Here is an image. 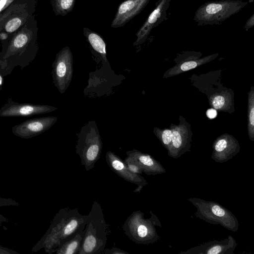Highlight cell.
Returning <instances> with one entry per match:
<instances>
[{
  "mask_svg": "<svg viewBox=\"0 0 254 254\" xmlns=\"http://www.w3.org/2000/svg\"><path fill=\"white\" fill-rule=\"evenodd\" d=\"M37 21L34 14L8 39L0 41V72L10 74L14 68L21 69L28 66L36 58L39 49Z\"/></svg>",
  "mask_w": 254,
  "mask_h": 254,
  "instance_id": "obj_1",
  "label": "cell"
},
{
  "mask_svg": "<svg viewBox=\"0 0 254 254\" xmlns=\"http://www.w3.org/2000/svg\"><path fill=\"white\" fill-rule=\"evenodd\" d=\"M86 216L81 214L77 209H61L54 216L47 232L32 248L31 252L44 249L49 254L55 253L62 244L85 228Z\"/></svg>",
  "mask_w": 254,
  "mask_h": 254,
  "instance_id": "obj_2",
  "label": "cell"
},
{
  "mask_svg": "<svg viewBox=\"0 0 254 254\" xmlns=\"http://www.w3.org/2000/svg\"><path fill=\"white\" fill-rule=\"evenodd\" d=\"M108 227L100 204L93 203L91 210L86 216L85 234L77 254H103L107 243Z\"/></svg>",
  "mask_w": 254,
  "mask_h": 254,
  "instance_id": "obj_3",
  "label": "cell"
},
{
  "mask_svg": "<svg viewBox=\"0 0 254 254\" xmlns=\"http://www.w3.org/2000/svg\"><path fill=\"white\" fill-rule=\"evenodd\" d=\"M150 217L145 218L144 214L140 210L134 211L124 222L123 231L134 243L147 245L155 243L160 239L155 227L161 228V223L152 211H150Z\"/></svg>",
  "mask_w": 254,
  "mask_h": 254,
  "instance_id": "obj_4",
  "label": "cell"
},
{
  "mask_svg": "<svg viewBox=\"0 0 254 254\" xmlns=\"http://www.w3.org/2000/svg\"><path fill=\"white\" fill-rule=\"evenodd\" d=\"M248 2L242 0H218L204 3L195 12L193 20L199 26L219 25L240 12Z\"/></svg>",
  "mask_w": 254,
  "mask_h": 254,
  "instance_id": "obj_5",
  "label": "cell"
},
{
  "mask_svg": "<svg viewBox=\"0 0 254 254\" xmlns=\"http://www.w3.org/2000/svg\"><path fill=\"white\" fill-rule=\"evenodd\" d=\"M188 200L196 208L194 215L207 223L220 225L228 230L236 232L240 224L235 215L219 203L199 198H189Z\"/></svg>",
  "mask_w": 254,
  "mask_h": 254,
  "instance_id": "obj_6",
  "label": "cell"
},
{
  "mask_svg": "<svg viewBox=\"0 0 254 254\" xmlns=\"http://www.w3.org/2000/svg\"><path fill=\"white\" fill-rule=\"evenodd\" d=\"M102 141L95 121L85 125L78 134L76 152L80 157L81 165L86 171L94 167L100 158Z\"/></svg>",
  "mask_w": 254,
  "mask_h": 254,
  "instance_id": "obj_7",
  "label": "cell"
},
{
  "mask_svg": "<svg viewBox=\"0 0 254 254\" xmlns=\"http://www.w3.org/2000/svg\"><path fill=\"white\" fill-rule=\"evenodd\" d=\"M52 67L53 82L63 94L69 86L73 75V56L68 47L64 48L57 54Z\"/></svg>",
  "mask_w": 254,
  "mask_h": 254,
  "instance_id": "obj_8",
  "label": "cell"
},
{
  "mask_svg": "<svg viewBox=\"0 0 254 254\" xmlns=\"http://www.w3.org/2000/svg\"><path fill=\"white\" fill-rule=\"evenodd\" d=\"M178 125L171 124L172 132V145L167 152L169 156L178 159L186 152L190 151L192 131L191 125L181 115L179 117Z\"/></svg>",
  "mask_w": 254,
  "mask_h": 254,
  "instance_id": "obj_9",
  "label": "cell"
},
{
  "mask_svg": "<svg viewBox=\"0 0 254 254\" xmlns=\"http://www.w3.org/2000/svg\"><path fill=\"white\" fill-rule=\"evenodd\" d=\"M202 54L197 52H185L179 54L176 59V64L167 70L163 75V78H169L194 69L215 59L219 54H213L201 58Z\"/></svg>",
  "mask_w": 254,
  "mask_h": 254,
  "instance_id": "obj_10",
  "label": "cell"
},
{
  "mask_svg": "<svg viewBox=\"0 0 254 254\" xmlns=\"http://www.w3.org/2000/svg\"><path fill=\"white\" fill-rule=\"evenodd\" d=\"M57 109L56 107L49 105L19 103L9 98L0 109V117L30 116L46 114Z\"/></svg>",
  "mask_w": 254,
  "mask_h": 254,
  "instance_id": "obj_11",
  "label": "cell"
},
{
  "mask_svg": "<svg viewBox=\"0 0 254 254\" xmlns=\"http://www.w3.org/2000/svg\"><path fill=\"white\" fill-rule=\"evenodd\" d=\"M57 120V117L54 116L29 119L13 126L12 132L15 136L20 138H32L50 129Z\"/></svg>",
  "mask_w": 254,
  "mask_h": 254,
  "instance_id": "obj_12",
  "label": "cell"
},
{
  "mask_svg": "<svg viewBox=\"0 0 254 254\" xmlns=\"http://www.w3.org/2000/svg\"><path fill=\"white\" fill-rule=\"evenodd\" d=\"M212 149L211 159L217 163H223L232 159L240 152V145L235 137L225 133L214 140Z\"/></svg>",
  "mask_w": 254,
  "mask_h": 254,
  "instance_id": "obj_13",
  "label": "cell"
},
{
  "mask_svg": "<svg viewBox=\"0 0 254 254\" xmlns=\"http://www.w3.org/2000/svg\"><path fill=\"white\" fill-rule=\"evenodd\" d=\"M171 0H158L155 8L150 14L145 22L136 34L137 38L134 46L143 43L149 36L151 30L163 21L167 19V10Z\"/></svg>",
  "mask_w": 254,
  "mask_h": 254,
  "instance_id": "obj_14",
  "label": "cell"
},
{
  "mask_svg": "<svg viewBox=\"0 0 254 254\" xmlns=\"http://www.w3.org/2000/svg\"><path fill=\"white\" fill-rule=\"evenodd\" d=\"M106 161L109 167L116 174L125 180L137 186L133 192H140L142 189L148 184L147 181L140 175L131 172L124 161L111 151L106 152Z\"/></svg>",
  "mask_w": 254,
  "mask_h": 254,
  "instance_id": "obj_15",
  "label": "cell"
},
{
  "mask_svg": "<svg viewBox=\"0 0 254 254\" xmlns=\"http://www.w3.org/2000/svg\"><path fill=\"white\" fill-rule=\"evenodd\" d=\"M237 246L235 239L229 235L221 241L213 240L191 248L179 254H234Z\"/></svg>",
  "mask_w": 254,
  "mask_h": 254,
  "instance_id": "obj_16",
  "label": "cell"
},
{
  "mask_svg": "<svg viewBox=\"0 0 254 254\" xmlns=\"http://www.w3.org/2000/svg\"><path fill=\"white\" fill-rule=\"evenodd\" d=\"M149 0H126L119 5L112 21L111 27L119 28L125 25L139 14Z\"/></svg>",
  "mask_w": 254,
  "mask_h": 254,
  "instance_id": "obj_17",
  "label": "cell"
},
{
  "mask_svg": "<svg viewBox=\"0 0 254 254\" xmlns=\"http://www.w3.org/2000/svg\"><path fill=\"white\" fill-rule=\"evenodd\" d=\"M126 154L134 160L142 169L143 173L147 175H157L166 172L160 162L149 154L133 149L127 151Z\"/></svg>",
  "mask_w": 254,
  "mask_h": 254,
  "instance_id": "obj_18",
  "label": "cell"
},
{
  "mask_svg": "<svg viewBox=\"0 0 254 254\" xmlns=\"http://www.w3.org/2000/svg\"><path fill=\"white\" fill-rule=\"evenodd\" d=\"M208 102L213 109L220 112L232 114L235 112L234 92L225 88L208 95Z\"/></svg>",
  "mask_w": 254,
  "mask_h": 254,
  "instance_id": "obj_19",
  "label": "cell"
},
{
  "mask_svg": "<svg viewBox=\"0 0 254 254\" xmlns=\"http://www.w3.org/2000/svg\"><path fill=\"white\" fill-rule=\"evenodd\" d=\"M37 2L10 17L4 24L2 30L12 34L23 25L36 11Z\"/></svg>",
  "mask_w": 254,
  "mask_h": 254,
  "instance_id": "obj_20",
  "label": "cell"
},
{
  "mask_svg": "<svg viewBox=\"0 0 254 254\" xmlns=\"http://www.w3.org/2000/svg\"><path fill=\"white\" fill-rule=\"evenodd\" d=\"M85 228L80 230L75 236L62 244L56 251V254H77L83 242Z\"/></svg>",
  "mask_w": 254,
  "mask_h": 254,
  "instance_id": "obj_21",
  "label": "cell"
},
{
  "mask_svg": "<svg viewBox=\"0 0 254 254\" xmlns=\"http://www.w3.org/2000/svg\"><path fill=\"white\" fill-rule=\"evenodd\" d=\"M84 34L93 50L99 53L105 62H107L106 44L102 37L87 28H84Z\"/></svg>",
  "mask_w": 254,
  "mask_h": 254,
  "instance_id": "obj_22",
  "label": "cell"
},
{
  "mask_svg": "<svg viewBox=\"0 0 254 254\" xmlns=\"http://www.w3.org/2000/svg\"><path fill=\"white\" fill-rule=\"evenodd\" d=\"M247 129L249 139L254 141V86H252L248 94Z\"/></svg>",
  "mask_w": 254,
  "mask_h": 254,
  "instance_id": "obj_23",
  "label": "cell"
},
{
  "mask_svg": "<svg viewBox=\"0 0 254 254\" xmlns=\"http://www.w3.org/2000/svg\"><path fill=\"white\" fill-rule=\"evenodd\" d=\"M75 0H50L56 15L65 16L73 9Z\"/></svg>",
  "mask_w": 254,
  "mask_h": 254,
  "instance_id": "obj_24",
  "label": "cell"
},
{
  "mask_svg": "<svg viewBox=\"0 0 254 254\" xmlns=\"http://www.w3.org/2000/svg\"><path fill=\"white\" fill-rule=\"evenodd\" d=\"M153 132L168 152L172 145V132L171 128L169 127L161 129L154 127Z\"/></svg>",
  "mask_w": 254,
  "mask_h": 254,
  "instance_id": "obj_25",
  "label": "cell"
},
{
  "mask_svg": "<svg viewBox=\"0 0 254 254\" xmlns=\"http://www.w3.org/2000/svg\"><path fill=\"white\" fill-rule=\"evenodd\" d=\"M124 161L131 172L140 175L143 173L142 169L139 165L130 157L127 156Z\"/></svg>",
  "mask_w": 254,
  "mask_h": 254,
  "instance_id": "obj_26",
  "label": "cell"
},
{
  "mask_svg": "<svg viewBox=\"0 0 254 254\" xmlns=\"http://www.w3.org/2000/svg\"><path fill=\"white\" fill-rule=\"evenodd\" d=\"M19 205V202L14 199L9 198L0 197V207L7 206H17ZM7 222H8V219L0 214V226L2 223Z\"/></svg>",
  "mask_w": 254,
  "mask_h": 254,
  "instance_id": "obj_27",
  "label": "cell"
},
{
  "mask_svg": "<svg viewBox=\"0 0 254 254\" xmlns=\"http://www.w3.org/2000/svg\"><path fill=\"white\" fill-rule=\"evenodd\" d=\"M104 254H128V253L116 247H114L111 249H105L103 252Z\"/></svg>",
  "mask_w": 254,
  "mask_h": 254,
  "instance_id": "obj_28",
  "label": "cell"
},
{
  "mask_svg": "<svg viewBox=\"0 0 254 254\" xmlns=\"http://www.w3.org/2000/svg\"><path fill=\"white\" fill-rule=\"evenodd\" d=\"M15 0H0V14Z\"/></svg>",
  "mask_w": 254,
  "mask_h": 254,
  "instance_id": "obj_29",
  "label": "cell"
},
{
  "mask_svg": "<svg viewBox=\"0 0 254 254\" xmlns=\"http://www.w3.org/2000/svg\"><path fill=\"white\" fill-rule=\"evenodd\" d=\"M0 254H19V253L13 250L0 246Z\"/></svg>",
  "mask_w": 254,
  "mask_h": 254,
  "instance_id": "obj_30",
  "label": "cell"
},
{
  "mask_svg": "<svg viewBox=\"0 0 254 254\" xmlns=\"http://www.w3.org/2000/svg\"><path fill=\"white\" fill-rule=\"evenodd\" d=\"M254 25V14H253L250 18L247 21L244 28L248 31L249 29L252 28Z\"/></svg>",
  "mask_w": 254,
  "mask_h": 254,
  "instance_id": "obj_31",
  "label": "cell"
},
{
  "mask_svg": "<svg viewBox=\"0 0 254 254\" xmlns=\"http://www.w3.org/2000/svg\"><path fill=\"white\" fill-rule=\"evenodd\" d=\"M206 115L210 119H214L217 116L216 110L213 108L209 109L206 112Z\"/></svg>",
  "mask_w": 254,
  "mask_h": 254,
  "instance_id": "obj_32",
  "label": "cell"
},
{
  "mask_svg": "<svg viewBox=\"0 0 254 254\" xmlns=\"http://www.w3.org/2000/svg\"><path fill=\"white\" fill-rule=\"evenodd\" d=\"M10 37V34L7 32L1 30L0 31V42L4 40H7Z\"/></svg>",
  "mask_w": 254,
  "mask_h": 254,
  "instance_id": "obj_33",
  "label": "cell"
},
{
  "mask_svg": "<svg viewBox=\"0 0 254 254\" xmlns=\"http://www.w3.org/2000/svg\"><path fill=\"white\" fill-rule=\"evenodd\" d=\"M3 77L4 76L0 72V87L2 88L3 83Z\"/></svg>",
  "mask_w": 254,
  "mask_h": 254,
  "instance_id": "obj_34",
  "label": "cell"
},
{
  "mask_svg": "<svg viewBox=\"0 0 254 254\" xmlns=\"http://www.w3.org/2000/svg\"><path fill=\"white\" fill-rule=\"evenodd\" d=\"M2 30V27H0V31H1Z\"/></svg>",
  "mask_w": 254,
  "mask_h": 254,
  "instance_id": "obj_35",
  "label": "cell"
},
{
  "mask_svg": "<svg viewBox=\"0 0 254 254\" xmlns=\"http://www.w3.org/2000/svg\"><path fill=\"white\" fill-rule=\"evenodd\" d=\"M1 89H2V88H0V91H1Z\"/></svg>",
  "mask_w": 254,
  "mask_h": 254,
  "instance_id": "obj_36",
  "label": "cell"
}]
</instances>
